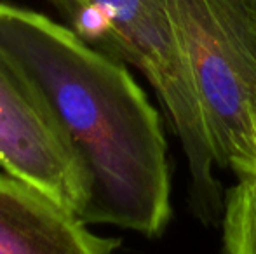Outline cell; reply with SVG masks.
<instances>
[{"label": "cell", "instance_id": "cell-5", "mask_svg": "<svg viewBox=\"0 0 256 254\" xmlns=\"http://www.w3.org/2000/svg\"><path fill=\"white\" fill-rule=\"evenodd\" d=\"M223 241L226 254H256V178H239L226 195Z\"/></svg>", "mask_w": 256, "mask_h": 254}, {"label": "cell", "instance_id": "cell-1", "mask_svg": "<svg viewBox=\"0 0 256 254\" xmlns=\"http://www.w3.org/2000/svg\"><path fill=\"white\" fill-rule=\"evenodd\" d=\"M0 47L34 84L88 185L78 214L155 237L171 216L168 143L124 63L46 14L0 2Z\"/></svg>", "mask_w": 256, "mask_h": 254}, {"label": "cell", "instance_id": "cell-3", "mask_svg": "<svg viewBox=\"0 0 256 254\" xmlns=\"http://www.w3.org/2000/svg\"><path fill=\"white\" fill-rule=\"evenodd\" d=\"M0 169L82 213L88 185L42 96L0 47Z\"/></svg>", "mask_w": 256, "mask_h": 254}, {"label": "cell", "instance_id": "cell-6", "mask_svg": "<svg viewBox=\"0 0 256 254\" xmlns=\"http://www.w3.org/2000/svg\"><path fill=\"white\" fill-rule=\"evenodd\" d=\"M246 3L250 5V9L253 10V14L256 16V0H246Z\"/></svg>", "mask_w": 256, "mask_h": 254}, {"label": "cell", "instance_id": "cell-2", "mask_svg": "<svg viewBox=\"0 0 256 254\" xmlns=\"http://www.w3.org/2000/svg\"><path fill=\"white\" fill-rule=\"evenodd\" d=\"M212 159L256 169V16L246 0H169Z\"/></svg>", "mask_w": 256, "mask_h": 254}, {"label": "cell", "instance_id": "cell-7", "mask_svg": "<svg viewBox=\"0 0 256 254\" xmlns=\"http://www.w3.org/2000/svg\"><path fill=\"white\" fill-rule=\"evenodd\" d=\"M254 141H256V136H254ZM251 178H256V169H254V174H253Z\"/></svg>", "mask_w": 256, "mask_h": 254}, {"label": "cell", "instance_id": "cell-4", "mask_svg": "<svg viewBox=\"0 0 256 254\" xmlns=\"http://www.w3.org/2000/svg\"><path fill=\"white\" fill-rule=\"evenodd\" d=\"M117 246L46 193L0 174V254H114Z\"/></svg>", "mask_w": 256, "mask_h": 254}]
</instances>
